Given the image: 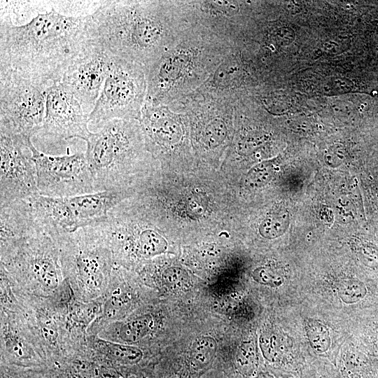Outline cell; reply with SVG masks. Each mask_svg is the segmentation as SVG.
I'll return each instance as SVG.
<instances>
[{
	"instance_id": "cell-20",
	"label": "cell",
	"mask_w": 378,
	"mask_h": 378,
	"mask_svg": "<svg viewBox=\"0 0 378 378\" xmlns=\"http://www.w3.org/2000/svg\"><path fill=\"white\" fill-rule=\"evenodd\" d=\"M307 335L312 347L318 353L328 350L330 337L328 329L323 323L312 321L307 326Z\"/></svg>"
},
{
	"instance_id": "cell-30",
	"label": "cell",
	"mask_w": 378,
	"mask_h": 378,
	"mask_svg": "<svg viewBox=\"0 0 378 378\" xmlns=\"http://www.w3.org/2000/svg\"><path fill=\"white\" fill-rule=\"evenodd\" d=\"M3 378H62L59 373L56 374H38L37 373H20L8 371L6 372H4Z\"/></svg>"
},
{
	"instance_id": "cell-23",
	"label": "cell",
	"mask_w": 378,
	"mask_h": 378,
	"mask_svg": "<svg viewBox=\"0 0 378 378\" xmlns=\"http://www.w3.org/2000/svg\"><path fill=\"white\" fill-rule=\"evenodd\" d=\"M239 370L244 375L250 376L256 370L258 360L253 346L250 342H244L236 356Z\"/></svg>"
},
{
	"instance_id": "cell-10",
	"label": "cell",
	"mask_w": 378,
	"mask_h": 378,
	"mask_svg": "<svg viewBox=\"0 0 378 378\" xmlns=\"http://www.w3.org/2000/svg\"><path fill=\"white\" fill-rule=\"evenodd\" d=\"M112 57L113 55L93 38L71 62L60 80L88 115L99 96Z\"/></svg>"
},
{
	"instance_id": "cell-5",
	"label": "cell",
	"mask_w": 378,
	"mask_h": 378,
	"mask_svg": "<svg viewBox=\"0 0 378 378\" xmlns=\"http://www.w3.org/2000/svg\"><path fill=\"white\" fill-rule=\"evenodd\" d=\"M122 197L120 190H114L69 197L38 194L27 200L38 230L56 241L61 235L106 220Z\"/></svg>"
},
{
	"instance_id": "cell-27",
	"label": "cell",
	"mask_w": 378,
	"mask_h": 378,
	"mask_svg": "<svg viewBox=\"0 0 378 378\" xmlns=\"http://www.w3.org/2000/svg\"><path fill=\"white\" fill-rule=\"evenodd\" d=\"M253 277L257 282L272 287L280 286L282 278L273 273L270 270L265 267H260L254 270Z\"/></svg>"
},
{
	"instance_id": "cell-24",
	"label": "cell",
	"mask_w": 378,
	"mask_h": 378,
	"mask_svg": "<svg viewBox=\"0 0 378 378\" xmlns=\"http://www.w3.org/2000/svg\"><path fill=\"white\" fill-rule=\"evenodd\" d=\"M260 348L265 359L272 363L283 362L284 351L279 347L276 335L273 334L262 335L260 340Z\"/></svg>"
},
{
	"instance_id": "cell-9",
	"label": "cell",
	"mask_w": 378,
	"mask_h": 378,
	"mask_svg": "<svg viewBox=\"0 0 378 378\" xmlns=\"http://www.w3.org/2000/svg\"><path fill=\"white\" fill-rule=\"evenodd\" d=\"M31 139L0 131V204L39 194Z\"/></svg>"
},
{
	"instance_id": "cell-19",
	"label": "cell",
	"mask_w": 378,
	"mask_h": 378,
	"mask_svg": "<svg viewBox=\"0 0 378 378\" xmlns=\"http://www.w3.org/2000/svg\"><path fill=\"white\" fill-rule=\"evenodd\" d=\"M289 224V215L286 211H278L268 215L259 227L261 236L274 239L282 235Z\"/></svg>"
},
{
	"instance_id": "cell-22",
	"label": "cell",
	"mask_w": 378,
	"mask_h": 378,
	"mask_svg": "<svg viewBox=\"0 0 378 378\" xmlns=\"http://www.w3.org/2000/svg\"><path fill=\"white\" fill-rule=\"evenodd\" d=\"M369 289L366 284L360 280H349L342 284L339 289L341 299L346 303H356L365 299Z\"/></svg>"
},
{
	"instance_id": "cell-3",
	"label": "cell",
	"mask_w": 378,
	"mask_h": 378,
	"mask_svg": "<svg viewBox=\"0 0 378 378\" xmlns=\"http://www.w3.org/2000/svg\"><path fill=\"white\" fill-rule=\"evenodd\" d=\"M233 48L209 31L190 25L145 71L146 104L169 105L197 90Z\"/></svg>"
},
{
	"instance_id": "cell-8",
	"label": "cell",
	"mask_w": 378,
	"mask_h": 378,
	"mask_svg": "<svg viewBox=\"0 0 378 378\" xmlns=\"http://www.w3.org/2000/svg\"><path fill=\"white\" fill-rule=\"evenodd\" d=\"M39 194L69 197L97 192L85 153L56 156L46 154L31 145Z\"/></svg>"
},
{
	"instance_id": "cell-17",
	"label": "cell",
	"mask_w": 378,
	"mask_h": 378,
	"mask_svg": "<svg viewBox=\"0 0 378 378\" xmlns=\"http://www.w3.org/2000/svg\"><path fill=\"white\" fill-rule=\"evenodd\" d=\"M217 349L216 340L210 336L197 337L192 343L190 360L192 366L196 369L206 367L214 359Z\"/></svg>"
},
{
	"instance_id": "cell-4",
	"label": "cell",
	"mask_w": 378,
	"mask_h": 378,
	"mask_svg": "<svg viewBox=\"0 0 378 378\" xmlns=\"http://www.w3.org/2000/svg\"><path fill=\"white\" fill-rule=\"evenodd\" d=\"M86 142V159L96 192L120 190L132 165L144 154L139 120L115 119L99 126Z\"/></svg>"
},
{
	"instance_id": "cell-12",
	"label": "cell",
	"mask_w": 378,
	"mask_h": 378,
	"mask_svg": "<svg viewBox=\"0 0 378 378\" xmlns=\"http://www.w3.org/2000/svg\"><path fill=\"white\" fill-rule=\"evenodd\" d=\"M190 25L199 26L233 47L241 41V25L248 2L233 0L183 1Z\"/></svg>"
},
{
	"instance_id": "cell-21",
	"label": "cell",
	"mask_w": 378,
	"mask_h": 378,
	"mask_svg": "<svg viewBox=\"0 0 378 378\" xmlns=\"http://www.w3.org/2000/svg\"><path fill=\"white\" fill-rule=\"evenodd\" d=\"M357 255L368 270L378 272V244L369 237H362L357 246Z\"/></svg>"
},
{
	"instance_id": "cell-1",
	"label": "cell",
	"mask_w": 378,
	"mask_h": 378,
	"mask_svg": "<svg viewBox=\"0 0 378 378\" xmlns=\"http://www.w3.org/2000/svg\"><path fill=\"white\" fill-rule=\"evenodd\" d=\"M77 1H1L0 69L47 85L94 38L92 14Z\"/></svg>"
},
{
	"instance_id": "cell-15",
	"label": "cell",
	"mask_w": 378,
	"mask_h": 378,
	"mask_svg": "<svg viewBox=\"0 0 378 378\" xmlns=\"http://www.w3.org/2000/svg\"><path fill=\"white\" fill-rule=\"evenodd\" d=\"M95 349L108 362L120 365H134L143 358L142 351L136 346L96 340Z\"/></svg>"
},
{
	"instance_id": "cell-11",
	"label": "cell",
	"mask_w": 378,
	"mask_h": 378,
	"mask_svg": "<svg viewBox=\"0 0 378 378\" xmlns=\"http://www.w3.org/2000/svg\"><path fill=\"white\" fill-rule=\"evenodd\" d=\"M89 124V115L61 82L47 88L46 113L38 134L57 141L73 138L85 141L91 133Z\"/></svg>"
},
{
	"instance_id": "cell-14",
	"label": "cell",
	"mask_w": 378,
	"mask_h": 378,
	"mask_svg": "<svg viewBox=\"0 0 378 378\" xmlns=\"http://www.w3.org/2000/svg\"><path fill=\"white\" fill-rule=\"evenodd\" d=\"M241 48L234 47L223 59L207 81L195 92L234 105L241 99L244 64Z\"/></svg>"
},
{
	"instance_id": "cell-6",
	"label": "cell",
	"mask_w": 378,
	"mask_h": 378,
	"mask_svg": "<svg viewBox=\"0 0 378 378\" xmlns=\"http://www.w3.org/2000/svg\"><path fill=\"white\" fill-rule=\"evenodd\" d=\"M147 82L139 64L113 55L109 71L89 115L90 124L100 126L115 119L138 120L146 102Z\"/></svg>"
},
{
	"instance_id": "cell-26",
	"label": "cell",
	"mask_w": 378,
	"mask_h": 378,
	"mask_svg": "<svg viewBox=\"0 0 378 378\" xmlns=\"http://www.w3.org/2000/svg\"><path fill=\"white\" fill-rule=\"evenodd\" d=\"M162 279L167 286L172 290H179L186 286L189 276L186 270L178 267L166 269L162 273Z\"/></svg>"
},
{
	"instance_id": "cell-18",
	"label": "cell",
	"mask_w": 378,
	"mask_h": 378,
	"mask_svg": "<svg viewBox=\"0 0 378 378\" xmlns=\"http://www.w3.org/2000/svg\"><path fill=\"white\" fill-rule=\"evenodd\" d=\"M153 317L149 314L139 316L124 323L120 328L119 336L127 342H136L151 330Z\"/></svg>"
},
{
	"instance_id": "cell-25",
	"label": "cell",
	"mask_w": 378,
	"mask_h": 378,
	"mask_svg": "<svg viewBox=\"0 0 378 378\" xmlns=\"http://www.w3.org/2000/svg\"><path fill=\"white\" fill-rule=\"evenodd\" d=\"M272 175V163L270 161L262 162L249 171L246 183L252 187H260L267 183Z\"/></svg>"
},
{
	"instance_id": "cell-28",
	"label": "cell",
	"mask_w": 378,
	"mask_h": 378,
	"mask_svg": "<svg viewBox=\"0 0 378 378\" xmlns=\"http://www.w3.org/2000/svg\"><path fill=\"white\" fill-rule=\"evenodd\" d=\"M326 87H328L330 92L340 94L349 92L352 87V84L344 78H332L329 80Z\"/></svg>"
},
{
	"instance_id": "cell-2",
	"label": "cell",
	"mask_w": 378,
	"mask_h": 378,
	"mask_svg": "<svg viewBox=\"0 0 378 378\" xmlns=\"http://www.w3.org/2000/svg\"><path fill=\"white\" fill-rule=\"evenodd\" d=\"M92 17L94 38L144 71L190 25L183 1H104Z\"/></svg>"
},
{
	"instance_id": "cell-7",
	"label": "cell",
	"mask_w": 378,
	"mask_h": 378,
	"mask_svg": "<svg viewBox=\"0 0 378 378\" xmlns=\"http://www.w3.org/2000/svg\"><path fill=\"white\" fill-rule=\"evenodd\" d=\"M48 87L0 69V131L29 139L38 134L45 116Z\"/></svg>"
},
{
	"instance_id": "cell-29",
	"label": "cell",
	"mask_w": 378,
	"mask_h": 378,
	"mask_svg": "<svg viewBox=\"0 0 378 378\" xmlns=\"http://www.w3.org/2000/svg\"><path fill=\"white\" fill-rule=\"evenodd\" d=\"M368 198L373 213L378 217V178H372L368 184Z\"/></svg>"
},
{
	"instance_id": "cell-13",
	"label": "cell",
	"mask_w": 378,
	"mask_h": 378,
	"mask_svg": "<svg viewBox=\"0 0 378 378\" xmlns=\"http://www.w3.org/2000/svg\"><path fill=\"white\" fill-rule=\"evenodd\" d=\"M0 210L1 255L8 259L43 232L36 225L27 199L1 205Z\"/></svg>"
},
{
	"instance_id": "cell-16",
	"label": "cell",
	"mask_w": 378,
	"mask_h": 378,
	"mask_svg": "<svg viewBox=\"0 0 378 378\" xmlns=\"http://www.w3.org/2000/svg\"><path fill=\"white\" fill-rule=\"evenodd\" d=\"M167 246L165 238L155 229L144 227L139 230L136 243L137 254L145 258L153 257L164 253Z\"/></svg>"
}]
</instances>
